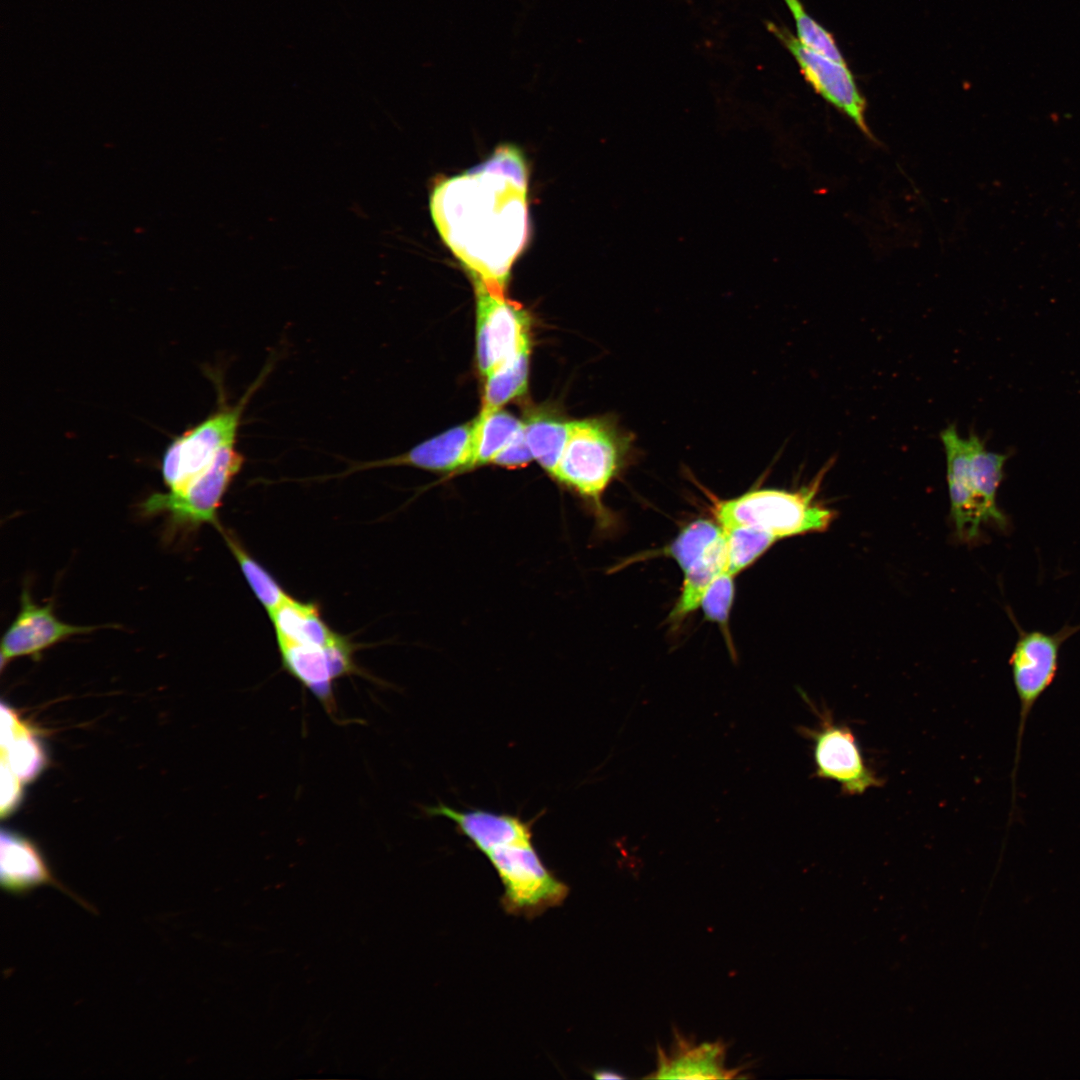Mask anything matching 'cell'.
I'll return each mask as SVG.
<instances>
[{
    "label": "cell",
    "mask_w": 1080,
    "mask_h": 1080,
    "mask_svg": "<svg viewBox=\"0 0 1080 1080\" xmlns=\"http://www.w3.org/2000/svg\"><path fill=\"white\" fill-rule=\"evenodd\" d=\"M734 594V575L725 571L712 582L701 600L706 618L726 628Z\"/></svg>",
    "instance_id": "f1b7e54d"
},
{
    "label": "cell",
    "mask_w": 1080,
    "mask_h": 1080,
    "mask_svg": "<svg viewBox=\"0 0 1080 1080\" xmlns=\"http://www.w3.org/2000/svg\"><path fill=\"white\" fill-rule=\"evenodd\" d=\"M0 882L8 893L22 895L41 885H51L84 908L94 909L67 889L52 874L39 848L26 837L2 829L0 837Z\"/></svg>",
    "instance_id": "4fadbf2b"
},
{
    "label": "cell",
    "mask_w": 1080,
    "mask_h": 1080,
    "mask_svg": "<svg viewBox=\"0 0 1080 1080\" xmlns=\"http://www.w3.org/2000/svg\"><path fill=\"white\" fill-rule=\"evenodd\" d=\"M570 428L571 421L545 413H534L523 421L525 438L534 459L551 476L568 441Z\"/></svg>",
    "instance_id": "44dd1931"
},
{
    "label": "cell",
    "mask_w": 1080,
    "mask_h": 1080,
    "mask_svg": "<svg viewBox=\"0 0 1080 1080\" xmlns=\"http://www.w3.org/2000/svg\"><path fill=\"white\" fill-rule=\"evenodd\" d=\"M218 531L238 562L241 571L258 601L272 613L289 595L273 575L244 548L239 539L222 526Z\"/></svg>",
    "instance_id": "603a6c76"
},
{
    "label": "cell",
    "mask_w": 1080,
    "mask_h": 1080,
    "mask_svg": "<svg viewBox=\"0 0 1080 1080\" xmlns=\"http://www.w3.org/2000/svg\"><path fill=\"white\" fill-rule=\"evenodd\" d=\"M805 699L820 720L818 729L798 727L799 733L813 742L815 776L838 782L847 795H860L870 787L882 786L883 780L867 766L850 728L836 724L825 706L818 709Z\"/></svg>",
    "instance_id": "9c48e42d"
},
{
    "label": "cell",
    "mask_w": 1080,
    "mask_h": 1080,
    "mask_svg": "<svg viewBox=\"0 0 1080 1080\" xmlns=\"http://www.w3.org/2000/svg\"><path fill=\"white\" fill-rule=\"evenodd\" d=\"M534 459L522 428L510 443L501 450L492 464L507 468L526 466Z\"/></svg>",
    "instance_id": "4dcf8cb0"
},
{
    "label": "cell",
    "mask_w": 1080,
    "mask_h": 1080,
    "mask_svg": "<svg viewBox=\"0 0 1080 1080\" xmlns=\"http://www.w3.org/2000/svg\"><path fill=\"white\" fill-rule=\"evenodd\" d=\"M478 417L432 437L394 457L353 464L343 475L372 468L412 466L433 472H455L472 468Z\"/></svg>",
    "instance_id": "7c38bea8"
},
{
    "label": "cell",
    "mask_w": 1080,
    "mask_h": 1080,
    "mask_svg": "<svg viewBox=\"0 0 1080 1080\" xmlns=\"http://www.w3.org/2000/svg\"><path fill=\"white\" fill-rule=\"evenodd\" d=\"M940 439L946 455L952 519L958 536L969 541L986 522L971 483L967 439L958 435L954 425L944 429Z\"/></svg>",
    "instance_id": "5bb4252c"
},
{
    "label": "cell",
    "mask_w": 1080,
    "mask_h": 1080,
    "mask_svg": "<svg viewBox=\"0 0 1080 1080\" xmlns=\"http://www.w3.org/2000/svg\"><path fill=\"white\" fill-rule=\"evenodd\" d=\"M967 443L971 483L985 522L1004 527L1006 518L997 507L996 495L1007 457L988 451L983 441L974 434L967 438Z\"/></svg>",
    "instance_id": "d6986e66"
},
{
    "label": "cell",
    "mask_w": 1080,
    "mask_h": 1080,
    "mask_svg": "<svg viewBox=\"0 0 1080 1080\" xmlns=\"http://www.w3.org/2000/svg\"><path fill=\"white\" fill-rule=\"evenodd\" d=\"M726 1046L722 1041L702 1043L689 1041L675 1032L669 1051L658 1048L657 1068L649 1078L658 1079H727L737 1077L742 1070L725 1066Z\"/></svg>",
    "instance_id": "2e32d148"
},
{
    "label": "cell",
    "mask_w": 1080,
    "mask_h": 1080,
    "mask_svg": "<svg viewBox=\"0 0 1080 1080\" xmlns=\"http://www.w3.org/2000/svg\"><path fill=\"white\" fill-rule=\"evenodd\" d=\"M727 568L728 549L724 536L701 561L684 572L681 594L670 618L680 621L699 608L708 587L719 575L727 571Z\"/></svg>",
    "instance_id": "ffe728a7"
},
{
    "label": "cell",
    "mask_w": 1080,
    "mask_h": 1080,
    "mask_svg": "<svg viewBox=\"0 0 1080 1080\" xmlns=\"http://www.w3.org/2000/svg\"><path fill=\"white\" fill-rule=\"evenodd\" d=\"M319 606L313 602L304 603L290 596L272 613L278 644H302L308 621Z\"/></svg>",
    "instance_id": "4316f807"
},
{
    "label": "cell",
    "mask_w": 1080,
    "mask_h": 1080,
    "mask_svg": "<svg viewBox=\"0 0 1080 1080\" xmlns=\"http://www.w3.org/2000/svg\"><path fill=\"white\" fill-rule=\"evenodd\" d=\"M24 782L12 771L8 764L1 760V816L10 815L19 805L23 797Z\"/></svg>",
    "instance_id": "f546056e"
},
{
    "label": "cell",
    "mask_w": 1080,
    "mask_h": 1080,
    "mask_svg": "<svg viewBox=\"0 0 1080 1080\" xmlns=\"http://www.w3.org/2000/svg\"><path fill=\"white\" fill-rule=\"evenodd\" d=\"M432 816L452 821L457 830L484 854L499 847L532 842L531 825L520 817L481 809L457 810L443 803L427 809Z\"/></svg>",
    "instance_id": "9a60e30c"
},
{
    "label": "cell",
    "mask_w": 1080,
    "mask_h": 1080,
    "mask_svg": "<svg viewBox=\"0 0 1080 1080\" xmlns=\"http://www.w3.org/2000/svg\"><path fill=\"white\" fill-rule=\"evenodd\" d=\"M792 13L798 40L810 50L834 61L845 63L833 36L805 11L799 0H784Z\"/></svg>",
    "instance_id": "83f0119b"
},
{
    "label": "cell",
    "mask_w": 1080,
    "mask_h": 1080,
    "mask_svg": "<svg viewBox=\"0 0 1080 1080\" xmlns=\"http://www.w3.org/2000/svg\"><path fill=\"white\" fill-rule=\"evenodd\" d=\"M1072 630H1063L1056 634L1042 631L1021 632L1011 653L1009 664L1019 702L1015 756L1011 774L1012 805L1015 803L1017 794V774L1027 720L1038 700L1053 683L1058 671L1061 644L1072 633ZM1013 809L1014 806H1012Z\"/></svg>",
    "instance_id": "8992f818"
},
{
    "label": "cell",
    "mask_w": 1080,
    "mask_h": 1080,
    "mask_svg": "<svg viewBox=\"0 0 1080 1080\" xmlns=\"http://www.w3.org/2000/svg\"><path fill=\"white\" fill-rule=\"evenodd\" d=\"M530 345L521 349L489 373L483 395L482 412H490L522 395L528 384Z\"/></svg>",
    "instance_id": "7402d4cb"
},
{
    "label": "cell",
    "mask_w": 1080,
    "mask_h": 1080,
    "mask_svg": "<svg viewBox=\"0 0 1080 1080\" xmlns=\"http://www.w3.org/2000/svg\"><path fill=\"white\" fill-rule=\"evenodd\" d=\"M235 445V444H234ZM234 445L222 448L211 464L179 492L153 493L140 503L144 516L166 515L168 531L198 529L203 524L221 525L217 513L245 458Z\"/></svg>",
    "instance_id": "277c9868"
},
{
    "label": "cell",
    "mask_w": 1080,
    "mask_h": 1080,
    "mask_svg": "<svg viewBox=\"0 0 1080 1080\" xmlns=\"http://www.w3.org/2000/svg\"><path fill=\"white\" fill-rule=\"evenodd\" d=\"M99 627L78 626L59 620L53 602L37 605L27 586L20 596V609L1 639V666L19 657L40 659L43 651L79 634L90 633Z\"/></svg>",
    "instance_id": "8fae6325"
},
{
    "label": "cell",
    "mask_w": 1080,
    "mask_h": 1080,
    "mask_svg": "<svg viewBox=\"0 0 1080 1080\" xmlns=\"http://www.w3.org/2000/svg\"><path fill=\"white\" fill-rule=\"evenodd\" d=\"M594 1077L596 1079H601V1080H604V1079H623V1078H625L624 1075L620 1074L617 1071L610 1070V1069L597 1070V1071L594 1072Z\"/></svg>",
    "instance_id": "1f68e13d"
},
{
    "label": "cell",
    "mask_w": 1080,
    "mask_h": 1080,
    "mask_svg": "<svg viewBox=\"0 0 1080 1080\" xmlns=\"http://www.w3.org/2000/svg\"><path fill=\"white\" fill-rule=\"evenodd\" d=\"M477 417L478 426L472 468L492 463L498 453L523 428V421L502 409L490 412L481 411Z\"/></svg>",
    "instance_id": "cb8c5ba5"
},
{
    "label": "cell",
    "mask_w": 1080,
    "mask_h": 1080,
    "mask_svg": "<svg viewBox=\"0 0 1080 1080\" xmlns=\"http://www.w3.org/2000/svg\"><path fill=\"white\" fill-rule=\"evenodd\" d=\"M283 669L308 690L331 720L340 721L335 675L326 647L278 644Z\"/></svg>",
    "instance_id": "e0dca14e"
},
{
    "label": "cell",
    "mask_w": 1080,
    "mask_h": 1080,
    "mask_svg": "<svg viewBox=\"0 0 1080 1080\" xmlns=\"http://www.w3.org/2000/svg\"><path fill=\"white\" fill-rule=\"evenodd\" d=\"M527 195V166L511 145L499 146L484 162L434 186V225L473 279L504 290L528 242Z\"/></svg>",
    "instance_id": "6da1fadb"
},
{
    "label": "cell",
    "mask_w": 1080,
    "mask_h": 1080,
    "mask_svg": "<svg viewBox=\"0 0 1080 1080\" xmlns=\"http://www.w3.org/2000/svg\"><path fill=\"white\" fill-rule=\"evenodd\" d=\"M266 374V370H263L235 405L229 406L223 402L216 412L169 444L161 465L169 492L183 490L211 464L222 448L235 444L245 407Z\"/></svg>",
    "instance_id": "5b68a950"
},
{
    "label": "cell",
    "mask_w": 1080,
    "mask_h": 1080,
    "mask_svg": "<svg viewBox=\"0 0 1080 1080\" xmlns=\"http://www.w3.org/2000/svg\"><path fill=\"white\" fill-rule=\"evenodd\" d=\"M1 760L24 782L46 767L47 756L33 728L5 703L1 704Z\"/></svg>",
    "instance_id": "ac0fdd59"
},
{
    "label": "cell",
    "mask_w": 1080,
    "mask_h": 1080,
    "mask_svg": "<svg viewBox=\"0 0 1080 1080\" xmlns=\"http://www.w3.org/2000/svg\"><path fill=\"white\" fill-rule=\"evenodd\" d=\"M767 27L791 52L811 87L867 137L866 103L846 63L834 61L805 47L788 29L769 22Z\"/></svg>",
    "instance_id": "30bf717a"
},
{
    "label": "cell",
    "mask_w": 1080,
    "mask_h": 1080,
    "mask_svg": "<svg viewBox=\"0 0 1080 1080\" xmlns=\"http://www.w3.org/2000/svg\"><path fill=\"white\" fill-rule=\"evenodd\" d=\"M724 536L725 532L718 522L696 520L679 533L665 553L686 572L701 561Z\"/></svg>",
    "instance_id": "d4e9b609"
},
{
    "label": "cell",
    "mask_w": 1080,
    "mask_h": 1080,
    "mask_svg": "<svg viewBox=\"0 0 1080 1080\" xmlns=\"http://www.w3.org/2000/svg\"><path fill=\"white\" fill-rule=\"evenodd\" d=\"M476 294L477 363L487 376L521 349L530 345L529 317L508 300L503 290L473 279Z\"/></svg>",
    "instance_id": "ba28073f"
},
{
    "label": "cell",
    "mask_w": 1080,
    "mask_h": 1080,
    "mask_svg": "<svg viewBox=\"0 0 1080 1080\" xmlns=\"http://www.w3.org/2000/svg\"><path fill=\"white\" fill-rule=\"evenodd\" d=\"M822 474L800 491L755 489L718 501L713 508L715 518L722 528L748 526L770 532L778 539L824 531L835 513L813 502Z\"/></svg>",
    "instance_id": "3957f363"
},
{
    "label": "cell",
    "mask_w": 1080,
    "mask_h": 1080,
    "mask_svg": "<svg viewBox=\"0 0 1080 1080\" xmlns=\"http://www.w3.org/2000/svg\"><path fill=\"white\" fill-rule=\"evenodd\" d=\"M723 530L728 549L727 571L734 576L750 566L779 540L770 532L748 526Z\"/></svg>",
    "instance_id": "484cf974"
},
{
    "label": "cell",
    "mask_w": 1080,
    "mask_h": 1080,
    "mask_svg": "<svg viewBox=\"0 0 1080 1080\" xmlns=\"http://www.w3.org/2000/svg\"><path fill=\"white\" fill-rule=\"evenodd\" d=\"M505 888L510 912L535 914L561 903L568 887L543 864L532 842L512 844L485 854Z\"/></svg>",
    "instance_id": "52a82bcc"
},
{
    "label": "cell",
    "mask_w": 1080,
    "mask_h": 1080,
    "mask_svg": "<svg viewBox=\"0 0 1080 1080\" xmlns=\"http://www.w3.org/2000/svg\"><path fill=\"white\" fill-rule=\"evenodd\" d=\"M634 448L633 435L607 417L571 421L552 477L582 498L600 525L607 524L604 492L631 459Z\"/></svg>",
    "instance_id": "7a4b0ae2"
}]
</instances>
